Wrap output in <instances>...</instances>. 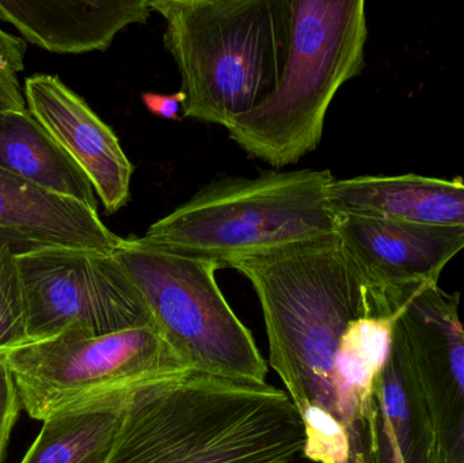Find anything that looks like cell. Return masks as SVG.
Segmentation results:
<instances>
[{
  "label": "cell",
  "instance_id": "obj_1",
  "mask_svg": "<svg viewBox=\"0 0 464 463\" xmlns=\"http://www.w3.org/2000/svg\"><path fill=\"white\" fill-rule=\"evenodd\" d=\"M230 268L258 296L270 366L304 423L303 457L345 463L348 427L389 356L397 310L337 233Z\"/></svg>",
  "mask_w": 464,
  "mask_h": 463
},
{
  "label": "cell",
  "instance_id": "obj_2",
  "mask_svg": "<svg viewBox=\"0 0 464 463\" xmlns=\"http://www.w3.org/2000/svg\"><path fill=\"white\" fill-rule=\"evenodd\" d=\"M305 440L285 391L187 370L133 389L103 463H291Z\"/></svg>",
  "mask_w": 464,
  "mask_h": 463
},
{
  "label": "cell",
  "instance_id": "obj_3",
  "mask_svg": "<svg viewBox=\"0 0 464 463\" xmlns=\"http://www.w3.org/2000/svg\"><path fill=\"white\" fill-rule=\"evenodd\" d=\"M185 94L182 113L228 124L275 89L288 59L291 0H150Z\"/></svg>",
  "mask_w": 464,
  "mask_h": 463
},
{
  "label": "cell",
  "instance_id": "obj_4",
  "mask_svg": "<svg viewBox=\"0 0 464 463\" xmlns=\"http://www.w3.org/2000/svg\"><path fill=\"white\" fill-rule=\"evenodd\" d=\"M330 170L265 171L226 177L150 226L140 244L220 264L267 255L337 233Z\"/></svg>",
  "mask_w": 464,
  "mask_h": 463
},
{
  "label": "cell",
  "instance_id": "obj_5",
  "mask_svg": "<svg viewBox=\"0 0 464 463\" xmlns=\"http://www.w3.org/2000/svg\"><path fill=\"white\" fill-rule=\"evenodd\" d=\"M288 59L259 105L226 130L247 157L275 170L315 151L335 94L364 68V0H291Z\"/></svg>",
  "mask_w": 464,
  "mask_h": 463
},
{
  "label": "cell",
  "instance_id": "obj_6",
  "mask_svg": "<svg viewBox=\"0 0 464 463\" xmlns=\"http://www.w3.org/2000/svg\"><path fill=\"white\" fill-rule=\"evenodd\" d=\"M113 257L188 369L266 383V362L218 285L220 264L147 246L136 236L124 238Z\"/></svg>",
  "mask_w": 464,
  "mask_h": 463
},
{
  "label": "cell",
  "instance_id": "obj_7",
  "mask_svg": "<svg viewBox=\"0 0 464 463\" xmlns=\"http://www.w3.org/2000/svg\"><path fill=\"white\" fill-rule=\"evenodd\" d=\"M3 358L22 410L37 421L103 391L190 370L154 323L103 336L63 333Z\"/></svg>",
  "mask_w": 464,
  "mask_h": 463
},
{
  "label": "cell",
  "instance_id": "obj_8",
  "mask_svg": "<svg viewBox=\"0 0 464 463\" xmlns=\"http://www.w3.org/2000/svg\"><path fill=\"white\" fill-rule=\"evenodd\" d=\"M27 336H103L152 323L151 314L113 255L41 247L16 255Z\"/></svg>",
  "mask_w": 464,
  "mask_h": 463
},
{
  "label": "cell",
  "instance_id": "obj_9",
  "mask_svg": "<svg viewBox=\"0 0 464 463\" xmlns=\"http://www.w3.org/2000/svg\"><path fill=\"white\" fill-rule=\"evenodd\" d=\"M460 294L409 288L397 314L436 437L438 463H464V326Z\"/></svg>",
  "mask_w": 464,
  "mask_h": 463
},
{
  "label": "cell",
  "instance_id": "obj_10",
  "mask_svg": "<svg viewBox=\"0 0 464 463\" xmlns=\"http://www.w3.org/2000/svg\"><path fill=\"white\" fill-rule=\"evenodd\" d=\"M345 463H438L435 431L397 317L389 356L348 427Z\"/></svg>",
  "mask_w": 464,
  "mask_h": 463
},
{
  "label": "cell",
  "instance_id": "obj_11",
  "mask_svg": "<svg viewBox=\"0 0 464 463\" xmlns=\"http://www.w3.org/2000/svg\"><path fill=\"white\" fill-rule=\"evenodd\" d=\"M337 234L367 282L397 307L401 291L438 285L464 250V228L337 214Z\"/></svg>",
  "mask_w": 464,
  "mask_h": 463
},
{
  "label": "cell",
  "instance_id": "obj_12",
  "mask_svg": "<svg viewBox=\"0 0 464 463\" xmlns=\"http://www.w3.org/2000/svg\"><path fill=\"white\" fill-rule=\"evenodd\" d=\"M24 101L30 113L86 174L106 214L127 206L135 169L114 130L83 98L57 76L37 73L24 82Z\"/></svg>",
  "mask_w": 464,
  "mask_h": 463
},
{
  "label": "cell",
  "instance_id": "obj_13",
  "mask_svg": "<svg viewBox=\"0 0 464 463\" xmlns=\"http://www.w3.org/2000/svg\"><path fill=\"white\" fill-rule=\"evenodd\" d=\"M150 0H0V19L53 53L106 51L125 27L146 24Z\"/></svg>",
  "mask_w": 464,
  "mask_h": 463
},
{
  "label": "cell",
  "instance_id": "obj_14",
  "mask_svg": "<svg viewBox=\"0 0 464 463\" xmlns=\"http://www.w3.org/2000/svg\"><path fill=\"white\" fill-rule=\"evenodd\" d=\"M0 228L41 247H70L113 255L124 238L109 230L95 209L41 189L0 169Z\"/></svg>",
  "mask_w": 464,
  "mask_h": 463
},
{
  "label": "cell",
  "instance_id": "obj_15",
  "mask_svg": "<svg viewBox=\"0 0 464 463\" xmlns=\"http://www.w3.org/2000/svg\"><path fill=\"white\" fill-rule=\"evenodd\" d=\"M329 203L335 214L464 228V182L458 179L416 174L334 178Z\"/></svg>",
  "mask_w": 464,
  "mask_h": 463
},
{
  "label": "cell",
  "instance_id": "obj_16",
  "mask_svg": "<svg viewBox=\"0 0 464 463\" xmlns=\"http://www.w3.org/2000/svg\"><path fill=\"white\" fill-rule=\"evenodd\" d=\"M144 382L103 391L49 416L21 463L105 462L128 397Z\"/></svg>",
  "mask_w": 464,
  "mask_h": 463
},
{
  "label": "cell",
  "instance_id": "obj_17",
  "mask_svg": "<svg viewBox=\"0 0 464 463\" xmlns=\"http://www.w3.org/2000/svg\"><path fill=\"white\" fill-rule=\"evenodd\" d=\"M0 169L98 211L97 193L86 174L29 109L0 111Z\"/></svg>",
  "mask_w": 464,
  "mask_h": 463
},
{
  "label": "cell",
  "instance_id": "obj_18",
  "mask_svg": "<svg viewBox=\"0 0 464 463\" xmlns=\"http://www.w3.org/2000/svg\"><path fill=\"white\" fill-rule=\"evenodd\" d=\"M16 255L13 246L0 252V356L30 344Z\"/></svg>",
  "mask_w": 464,
  "mask_h": 463
},
{
  "label": "cell",
  "instance_id": "obj_19",
  "mask_svg": "<svg viewBox=\"0 0 464 463\" xmlns=\"http://www.w3.org/2000/svg\"><path fill=\"white\" fill-rule=\"evenodd\" d=\"M22 405L13 374L0 356V463L5 461L11 432L18 420Z\"/></svg>",
  "mask_w": 464,
  "mask_h": 463
},
{
  "label": "cell",
  "instance_id": "obj_20",
  "mask_svg": "<svg viewBox=\"0 0 464 463\" xmlns=\"http://www.w3.org/2000/svg\"><path fill=\"white\" fill-rule=\"evenodd\" d=\"M26 43L24 38L0 29V75L18 81V73L24 68Z\"/></svg>",
  "mask_w": 464,
  "mask_h": 463
},
{
  "label": "cell",
  "instance_id": "obj_21",
  "mask_svg": "<svg viewBox=\"0 0 464 463\" xmlns=\"http://www.w3.org/2000/svg\"><path fill=\"white\" fill-rule=\"evenodd\" d=\"M141 102L150 113L163 120L182 121L179 111L184 108L185 94L179 90L173 94H160V92H147L141 94Z\"/></svg>",
  "mask_w": 464,
  "mask_h": 463
},
{
  "label": "cell",
  "instance_id": "obj_22",
  "mask_svg": "<svg viewBox=\"0 0 464 463\" xmlns=\"http://www.w3.org/2000/svg\"><path fill=\"white\" fill-rule=\"evenodd\" d=\"M26 108L24 94H22L18 81L0 75V111H24Z\"/></svg>",
  "mask_w": 464,
  "mask_h": 463
},
{
  "label": "cell",
  "instance_id": "obj_23",
  "mask_svg": "<svg viewBox=\"0 0 464 463\" xmlns=\"http://www.w3.org/2000/svg\"><path fill=\"white\" fill-rule=\"evenodd\" d=\"M5 246L15 247V249H18L21 253L41 249V246L29 244V242L24 241V239L19 238V236H14L13 233H8V231L0 228V252H2Z\"/></svg>",
  "mask_w": 464,
  "mask_h": 463
}]
</instances>
